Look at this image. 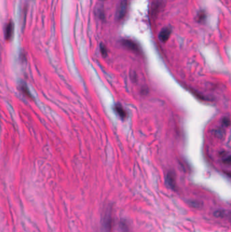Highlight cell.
<instances>
[{
    "label": "cell",
    "mask_w": 231,
    "mask_h": 232,
    "mask_svg": "<svg viewBox=\"0 0 231 232\" xmlns=\"http://www.w3.org/2000/svg\"><path fill=\"white\" fill-rule=\"evenodd\" d=\"M21 90H22V92L23 94H25V95L26 96L29 97V98H31V95H30V93H29V90H28V88H26V87L25 86H21Z\"/></svg>",
    "instance_id": "obj_8"
},
{
    "label": "cell",
    "mask_w": 231,
    "mask_h": 232,
    "mask_svg": "<svg viewBox=\"0 0 231 232\" xmlns=\"http://www.w3.org/2000/svg\"><path fill=\"white\" fill-rule=\"evenodd\" d=\"M222 123H223L224 125H225V126H229L230 124V120L229 118H227V117H224V118L222 120Z\"/></svg>",
    "instance_id": "obj_12"
},
{
    "label": "cell",
    "mask_w": 231,
    "mask_h": 232,
    "mask_svg": "<svg viewBox=\"0 0 231 232\" xmlns=\"http://www.w3.org/2000/svg\"><path fill=\"white\" fill-rule=\"evenodd\" d=\"M114 109H115V112L117 113V115L121 117V119L124 120L127 117V113L125 112V110L123 108L121 105H115L114 107Z\"/></svg>",
    "instance_id": "obj_6"
},
{
    "label": "cell",
    "mask_w": 231,
    "mask_h": 232,
    "mask_svg": "<svg viewBox=\"0 0 231 232\" xmlns=\"http://www.w3.org/2000/svg\"><path fill=\"white\" fill-rule=\"evenodd\" d=\"M166 183L170 188L172 189H174L176 188V182H175V178L173 177L172 173H168L166 177Z\"/></svg>",
    "instance_id": "obj_7"
},
{
    "label": "cell",
    "mask_w": 231,
    "mask_h": 232,
    "mask_svg": "<svg viewBox=\"0 0 231 232\" xmlns=\"http://www.w3.org/2000/svg\"><path fill=\"white\" fill-rule=\"evenodd\" d=\"M206 18V14H205L204 12H201L199 14H198V21L199 22H202L205 21V19Z\"/></svg>",
    "instance_id": "obj_9"
},
{
    "label": "cell",
    "mask_w": 231,
    "mask_h": 232,
    "mask_svg": "<svg viewBox=\"0 0 231 232\" xmlns=\"http://www.w3.org/2000/svg\"><path fill=\"white\" fill-rule=\"evenodd\" d=\"M223 163L227 164V165H231V156H228L223 160Z\"/></svg>",
    "instance_id": "obj_11"
},
{
    "label": "cell",
    "mask_w": 231,
    "mask_h": 232,
    "mask_svg": "<svg viewBox=\"0 0 231 232\" xmlns=\"http://www.w3.org/2000/svg\"><path fill=\"white\" fill-rule=\"evenodd\" d=\"M127 7H128V4H127L126 0H123V1L120 3L116 14L117 18L119 20V21L124 18V16L126 14Z\"/></svg>",
    "instance_id": "obj_2"
},
{
    "label": "cell",
    "mask_w": 231,
    "mask_h": 232,
    "mask_svg": "<svg viewBox=\"0 0 231 232\" xmlns=\"http://www.w3.org/2000/svg\"><path fill=\"white\" fill-rule=\"evenodd\" d=\"M100 51H101L102 55L104 56H106L107 55V50L106 48V47L105 46V45H102V44L100 45Z\"/></svg>",
    "instance_id": "obj_10"
},
{
    "label": "cell",
    "mask_w": 231,
    "mask_h": 232,
    "mask_svg": "<svg viewBox=\"0 0 231 232\" xmlns=\"http://www.w3.org/2000/svg\"><path fill=\"white\" fill-rule=\"evenodd\" d=\"M121 44L126 48L127 49H128L129 50H132V51L133 52H139V47L138 44L135 42L132 41L131 39H123L121 42Z\"/></svg>",
    "instance_id": "obj_3"
},
{
    "label": "cell",
    "mask_w": 231,
    "mask_h": 232,
    "mask_svg": "<svg viewBox=\"0 0 231 232\" xmlns=\"http://www.w3.org/2000/svg\"><path fill=\"white\" fill-rule=\"evenodd\" d=\"M13 33H14V24L12 21H10L6 27V39L7 40L10 39L12 38Z\"/></svg>",
    "instance_id": "obj_4"
},
{
    "label": "cell",
    "mask_w": 231,
    "mask_h": 232,
    "mask_svg": "<svg viewBox=\"0 0 231 232\" xmlns=\"http://www.w3.org/2000/svg\"><path fill=\"white\" fill-rule=\"evenodd\" d=\"M113 224V218L112 217V210L109 208L103 218V232H111Z\"/></svg>",
    "instance_id": "obj_1"
},
{
    "label": "cell",
    "mask_w": 231,
    "mask_h": 232,
    "mask_svg": "<svg viewBox=\"0 0 231 232\" xmlns=\"http://www.w3.org/2000/svg\"><path fill=\"white\" fill-rule=\"evenodd\" d=\"M171 35V29L169 28H164L159 33V39L163 42H166L169 39Z\"/></svg>",
    "instance_id": "obj_5"
}]
</instances>
